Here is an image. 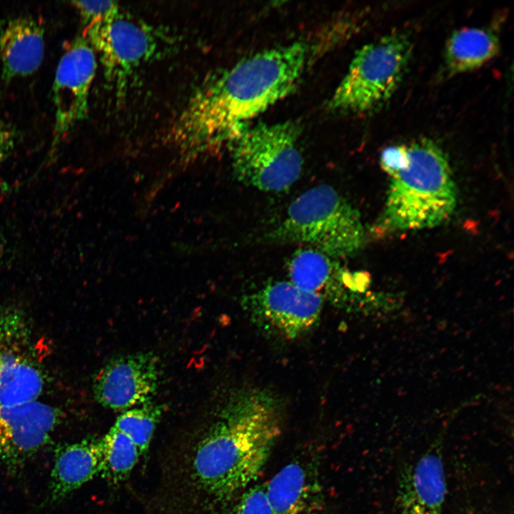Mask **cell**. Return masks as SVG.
Masks as SVG:
<instances>
[{
  "label": "cell",
  "instance_id": "obj_18",
  "mask_svg": "<svg viewBox=\"0 0 514 514\" xmlns=\"http://www.w3.org/2000/svg\"><path fill=\"white\" fill-rule=\"evenodd\" d=\"M499 49L497 35L489 29H459L452 34L446 44L445 70L450 75L474 70L494 58Z\"/></svg>",
  "mask_w": 514,
  "mask_h": 514
},
{
  "label": "cell",
  "instance_id": "obj_21",
  "mask_svg": "<svg viewBox=\"0 0 514 514\" xmlns=\"http://www.w3.org/2000/svg\"><path fill=\"white\" fill-rule=\"evenodd\" d=\"M231 514H273L264 485L250 486L242 492Z\"/></svg>",
  "mask_w": 514,
  "mask_h": 514
},
{
  "label": "cell",
  "instance_id": "obj_16",
  "mask_svg": "<svg viewBox=\"0 0 514 514\" xmlns=\"http://www.w3.org/2000/svg\"><path fill=\"white\" fill-rule=\"evenodd\" d=\"M44 31L36 19L18 16L0 30V64L4 81L32 74L44 54Z\"/></svg>",
  "mask_w": 514,
  "mask_h": 514
},
{
  "label": "cell",
  "instance_id": "obj_9",
  "mask_svg": "<svg viewBox=\"0 0 514 514\" xmlns=\"http://www.w3.org/2000/svg\"><path fill=\"white\" fill-rule=\"evenodd\" d=\"M96 54L85 37L76 38L61 56L52 86L54 106L52 151L85 119L96 71Z\"/></svg>",
  "mask_w": 514,
  "mask_h": 514
},
{
  "label": "cell",
  "instance_id": "obj_19",
  "mask_svg": "<svg viewBox=\"0 0 514 514\" xmlns=\"http://www.w3.org/2000/svg\"><path fill=\"white\" fill-rule=\"evenodd\" d=\"M99 441L102 454L99 475L114 483L124 480L141 455L137 446L126 435L113 427Z\"/></svg>",
  "mask_w": 514,
  "mask_h": 514
},
{
  "label": "cell",
  "instance_id": "obj_20",
  "mask_svg": "<svg viewBox=\"0 0 514 514\" xmlns=\"http://www.w3.org/2000/svg\"><path fill=\"white\" fill-rule=\"evenodd\" d=\"M163 412L162 405L148 401L122 413L112 427L126 435L142 455L148 449Z\"/></svg>",
  "mask_w": 514,
  "mask_h": 514
},
{
  "label": "cell",
  "instance_id": "obj_13",
  "mask_svg": "<svg viewBox=\"0 0 514 514\" xmlns=\"http://www.w3.org/2000/svg\"><path fill=\"white\" fill-rule=\"evenodd\" d=\"M446 493L440 451H426L400 475L395 514H442Z\"/></svg>",
  "mask_w": 514,
  "mask_h": 514
},
{
  "label": "cell",
  "instance_id": "obj_15",
  "mask_svg": "<svg viewBox=\"0 0 514 514\" xmlns=\"http://www.w3.org/2000/svg\"><path fill=\"white\" fill-rule=\"evenodd\" d=\"M264 487L273 514H322L319 482L313 470L302 461L285 465Z\"/></svg>",
  "mask_w": 514,
  "mask_h": 514
},
{
  "label": "cell",
  "instance_id": "obj_7",
  "mask_svg": "<svg viewBox=\"0 0 514 514\" xmlns=\"http://www.w3.org/2000/svg\"><path fill=\"white\" fill-rule=\"evenodd\" d=\"M32 333L23 312L0 309V405L37 400L44 376L33 346Z\"/></svg>",
  "mask_w": 514,
  "mask_h": 514
},
{
  "label": "cell",
  "instance_id": "obj_12",
  "mask_svg": "<svg viewBox=\"0 0 514 514\" xmlns=\"http://www.w3.org/2000/svg\"><path fill=\"white\" fill-rule=\"evenodd\" d=\"M59 421V411L38 400L0 405V459L23 463L46 445Z\"/></svg>",
  "mask_w": 514,
  "mask_h": 514
},
{
  "label": "cell",
  "instance_id": "obj_2",
  "mask_svg": "<svg viewBox=\"0 0 514 514\" xmlns=\"http://www.w3.org/2000/svg\"><path fill=\"white\" fill-rule=\"evenodd\" d=\"M281 430L280 403L274 394L258 388L236 391L196 448V481L219 500L243 492L266 463Z\"/></svg>",
  "mask_w": 514,
  "mask_h": 514
},
{
  "label": "cell",
  "instance_id": "obj_3",
  "mask_svg": "<svg viewBox=\"0 0 514 514\" xmlns=\"http://www.w3.org/2000/svg\"><path fill=\"white\" fill-rule=\"evenodd\" d=\"M380 165L389 177L377 226L385 231L432 228L445 223L457 206L448 158L430 139L385 148Z\"/></svg>",
  "mask_w": 514,
  "mask_h": 514
},
{
  "label": "cell",
  "instance_id": "obj_4",
  "mask_svg": "<svg viewBox=\"0 0 514 514\" xmlns=\"http://www.w3.org/2000/svg\"><path fill=\"white\" fill-rule=\"evenodd\" d=\"M266 239L274 243L306 244L337 258L360 251L366 235L358 209L331 186L320 184L289 204Z\"/></svg>",
  "mask_w": 514,
  "mask_h": 514
},
{
  "label": "cell",
  "instance_id": "obj_8",
  "mask_svg": "<svg viewBox=\"0 0 514 514\" xmlns=\"http://www.w3.org/2000/svg\"><path fill=\"white\" fill-rule=\"evenodd\" d=\"M84 36L99 54L107 81L120 89L156 49L148 26L119 9L86 25Z\"/></svg>",
  "mask_w": 514,
  "mask_h": 514
},
{
  "label": "cell",
  "instance_id": "obj_22",
  "mask_svg": "<svg viewBox=\"0 0 514 514\" xmlns=\"http://www.w3.org/2000/svg\"><path fill=\"white\" fill-rule=\"evenodd\" d=\"M72 4L85 25L100 21L119 9L116 2L111 1H76Z\"/></svg>",
  "mask_w": 514,
  "mask_h": 514
},
{
  "label": "cell",
  "instance_id": "obj_5",
  "mask_svg": "<svg viewBox=\"0 0 514 514\" xmlns=\"http://www.w3.org/2000/svg\"><path fill=\"white\" fill-rule=\"evenodd\" d=\"M413 45L403 33L393 32L360 49L328 102L332 110L363 113L386 103L400 86Z\"/></svg>",
  "mask_w": 514,
  "mask_h": 514
},
{
  "label": "cell",
  "instance_id": "obj_24",
  "mask_svg": "<svg viewBox=\"0 0 514 514\" xmlns=\"http://www.w3.org/2000/svg\"><path fill=\"white\" fill-rule=\"evenodd\" d=\"M3 251V248L1 247V245L0 244V259L2 258Z\"/></svg>",
  "mask_w": 514,
  "mask_h": 514
},
{
  "label": "cell",
  "instance_id": "obj_17",
  "mask_svg": "<svg viewBox=\"0 0 514 514\" xmlns=\"http://www.w3.org/2000/svg\"><path fill=\"white\" fill-rule=\"evenodd\" d=\"M101 463L99 439L83 440L59 447L51 473V501L61 500L99 475Z\"/></svg>",
  "mask_w": 514,
  "mask_h": 514
},
{
  "label": "cell",
  "instance_id": "obj_14",
  "mask_svg": "<svg viewBox=\"0 0 514 514\" xmlns=\"http://www.w3.org/2000/svg\"><path fill=\"white\" fill-rule=\"evenodd\" d=\"M331 258L313 248L297 251L288 263L291 282L299 288L335 303L346 300V288L360 291L362 275L351 273Z\"/></svg>",
  "mask_w": 514,
  "mask_h": 514
},
{
  "label": "cell",
  "instance_id": "obj_1",
  "mask_svg": "<svg viewBox=\"0 0 514 514\" xmlns=\"http://www.w3.org/2000/svg\"><path fill=\"white\" fill-rule=\"evenodd\" d=\"M313 53L311 45L301 41L238 62L193 94L171 128V138L191 151L231 145L251 119L296 88Z\"/></svg>",
  "mask_w": 514,
  "mask_h": 514
},
{
  "label": "cell",
  "instance_id": "obj_6",
  "mask_svg": "<svg viewBox=\"0 0 514 514\" xmlns=\"http://www.w3.org/2000/svg\"><path fill=\"white\" fill-rule=\"evenodd\" d=\"M300 126L293 121L248 127L231 145L236 177L266 192L289 189L301 176Z\"/></svg>",
  "mask_w": 514,
  "mask_h": 514
},
{
  "label": "cell",
  "instance_id": "obj_10",
  "mask_svg": "<svg viewBox=\"0 0 514 514\" xmlns=\"http://www.w3.org/2000/svg\"><path fill=\"white\" fill-rule=\"evenodd\" d=\"M245 303L258 323L286 339H293L316 324L323 299L291 281H276L246 297Z\"/></svg>",
  "mask_w": 514,
  "mask_h": 514
},
{
  "label": "cell",
  "instance_id": "obj_23",
  "mask_svg": "<svg viewBox=\"0 0 514 514\" xmlns=\"http://www.w3.org/2000/svg\"><path fill=\"white\" fill-rule=\"evenodd\" d=\"M17 140V132L9 123L0 119V166L14 150Z\"/></svg>",
  "mask_w": 514,
  "mask_h": 514
},
{
  "label": "cell",
  "instance_id": "obj_11",
  "mask_svg": "<svg viewBox=\"0 0 514 514\" xmlns=\"http://www.w3.org/2000/svg\"><path fill=\"white\" fill-rule=\"evenodd\" d=\"M160 368L153 354L121 356L109 361L94 381L96 400L112 410H126L148 401L156 391Z\"/></svg>",
  "mask_w": 514,
  "mask_h": 514
}]
</instances>
